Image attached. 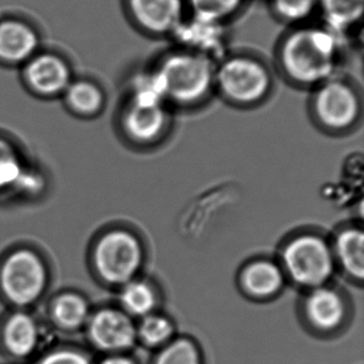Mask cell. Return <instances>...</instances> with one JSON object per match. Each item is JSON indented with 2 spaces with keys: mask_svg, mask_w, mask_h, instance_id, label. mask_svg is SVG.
Wrapping results in <instances>:
<instances>
[{
  "mask_svg": "<svg viewBox=\"0 0 364 364\" xmlns=\"http://www.w3.org/2000/svg\"><path fill=\"white\" fill-rule=\"evenodd\" d=\"M125 6L137 28L156 38H171L187 16L186 0H125Z\"/></svg>",
  "mask_w": 364,
  "mask_h": 364,
  "instance_id": "ba28073f",
  "label": "cell"
},
{
  "mask_svg": "<svg viewBox=\"0 0 364 364\" xmlns=\"http://www.w3.org/2000/svg\"><path fill=\"white\" fill-rule=\"evenodd\" d=\"M4 339L11 354L16 357L28 356L38 344V325L28 314H14L4 326Z\"/></svg>",
  "mask_w": 364,
  "mask_h": 364,
  "instance_id": "ac0fdd59",
  "label": "cell"
},
{
  "mask_svg": "<svg viewBox=\"0 0 364 364\" xmlns=\"http://www.w3.org/2000/svg\"><path fill=\"white\" fill-rule=\"evenodd\" d=\"M278 262L286 279L307 290L328 284L337 269L331 239L313 230L290 235L280 248Z\"/></svg>",
  "mask_w": 364,
  "mask_h": 364,
  "instance_id": "3957f363",
  "label": "cell"
},
{
  "mask_svg": "<svg viewBox=\"0 0 364 364\" xmlns=\"http://www.w3.org/2000/svg\"><path fill=\"white\" fill-rule=\"evenodd\" d=\"M89 336L100 350L119 352L132 348L136 341L137 329L128 314L105 309L90 321Z\"/></svg>",
  "mask_w": 364,
  "mask_h": 364,
  "instance_id": "7c38bea8",
  "label": "cell"
},
{
  "mask_svg": "<svg viewBox=\"0 0 364 364\" xmlns=\"http://www.w3.org/2000/svg\"><path fill=\"white\" fill-rule=\"evenodd\" d=\"M46 269L38 255L21 250L6 258L0 272L4 295L15 305L26 306L36 301L46 286Z\"/></svg>",
  "mask_w": 364,
  "mask_h": 364,
  "instance_id": "52a82bcc",
  "label": "cell"
},
{
  "mask_svg": "<svg viewBox=\"0 0 364 364\" xmlns=\"http://www.w3.org/2000/svg\"><path fill=\"white\" fill-rule=\"evenodd\" d=\"M246 0H186L187 14L203 21L224 23L236 15Z\"/></svg>",
  "mask_w": 364,
  "mask_h": 364,
  "instance_id": "44dd1931",
  "label": "cell"
},
{
  "mask_svg": "<svg viewBox=\"0 0 364 364\" xmlns=\"http://www.w3.org/2000/svg\"><path fill=\"white\" fill-rule=\"evenodd\" d=\"M271 9L281 23L297 27L308 23L318 12V0H271Z\"/></svg>",
  "mask_w": 364,
  "mask_h": 364,
  "instance_id": "603a6c76",
  "label": "cell"
},
{
  "mask_svg": "<svg viewBox=\"0 0 364 364\" xmlns=\"http://www.w3.org/2000/svg\"><path fill=\"white\" fill-rule=\"evenodd\" d=\"M171 38L179 48L205 55L216 63L229 53L224 23L203 21L187 14Z\"/></svg>",
  "mask_w": 364,
  "mask_h": 364,
  "instance_id": "9c48e42d",
  "label": "cell"
},
{
  "mask_svg": "<svg viewBox=\"0 0 364 364\" xmlns=\"http://www.w3.org/2000/svg\"><path fill=\"white\" fill-rule=\"evenodd\" d=\"M120 299L126 312L132 316L145 318L151 314L155 308L157 293L151 282L135 278L122 286Z\"/></svg>",
  "mask_w": 364,
  "mask_h": 364,
  "instance_id": "d6986e66",
  "label": "cell"
},
{
  "mask_svg": "<svg viewBox=\"0 0 364 364\" xmlns=\"http://www.w3.org/2000/svg\"><path fill=\"white\" fill-rule=\"evenodd\" d=\"M38 364H90L87 357L73 350H60L53 353L41 360Z\"/></svg>",
  "mask_w": 364,
  "mask_h": 364,
  "instance_id": "4316f807",
  "label": "cell"
},
{
  "mask_svg": "<svg viewBox=\"0 0 364 364\" xmlns=\"http://www.w3.org/2000/svg\"><path fill=\"white\" fill-rule=\"evenodd\" d=\"M274 77L260 58L249 53H228L216 63L215 90L236 107L259 106L271 95Z\"/></svg>",
  "mask_w": 364,
  "mask_h": 364,
  "instance_id": "277c9868",
  "label": "cell"
},
{
  "mask_svg": "<svg viewBox=\"0 0 364 364\" xmlns=\"http://www.w3.org/2000/svg\"><path fill=\"white\" fill-rule=\"evenodd\" d=\"M216 62L194 51L177 48L162 55L154 64L168 105L194 108L215 90Z\"/></svg>",
  "mask_w": 364,
  "mask_h": 364,
  "instance_id": "7a4b0ae2",
  "label": "cell"
},
{
  "mask_svg": "<svg viewBox=\"0 0 364 364\" xmlns=\"http://www.w3.org/2000/svg\"><path fill=\"white\" fill-rule=\"evenodd\" d=\"M124 132L137 144L160 143L168 134L171 117L166 105H139L128 102L122 117Z\"/></svg>",
  "mask_w": 364,
  "mask_h": 364,
  "instance_id": "30bf717a",
  "label": "cell"
},
{
  "mask_svg": "<svg viewBox=\"0 0 364 364\" xmlns=\"http://www.w3.org/2000/svg\"><path fill=\"white\" fill-rule=\"evenodd\" d=\"M24 78L28 87L44 96L64 93L72 82L68 62L53 53H36L24 64Z\"/></svg>",
  "mask_w": 364,
  "mask_h": 364,
  "instance_id": "8fae6325",
  "label": "cell"
},
{
  "mask_svg": "<svg viewBox=\"0 0 364 364\" xmlns=\"http://www.w3.org/2000/svg\"><path fill=\"white\" fill-rule=\"evenodd\" d=\"M173 333V325L166 316L160 314H149L143 318L140 326L137 329V337L140 338L147 346H158L166 343Z\"/></svg>",
  "mask_w": 364,
  "mask_h": 364,
  "instance_id": "cb8c5ba5",
  "label": "cell"
},
{
  "mask_svg": "<svg viewBox=\"0 0 364 364\" xmlns=\"http://www.w3.org/2000/svg\"><path fill=\"white\" fill-rule=\"evenodd\" d=\"M24 171L14 149L0 139V190L16 186Z\"/></svg>",
  "mask_w": 364,
  "mask_h": 364,
  "instance_id": "484cf974",
  "label": "cell"
},
{
  "mask_svg": "<svg viewBox=\"0 0 364 364\" xmlns=\"http://www.w3.org/2000/svg\"><path fill=\"white\" fill-rule=\"evenodd\" d=\"M310 108L316 125L324 132L345 134L360 121L363 100L352 81L336 75L314 87Z\"/></svg>",
  "mask_w": 364,
  "mask_h": 364,
  "instance_id": "5b68a950",
  "label": "cell"
},
{
  "mask_svg": "<svg viewBox=\"0 0 364 364\" xmlns=\"http://www.w3.org/2000/svg\"><path fill=\"white\" fill-rule=\"evenodd\" d=\"M53 316L62 328L77 329L87 322L89 308L83 297L74 293H66L56 299Z\"/></svg>",
  "mask_w": 364,
  "mask_h": 364,
  "instance_id": "7402d4cb",
  "label": "cell"
},
{
  "mask_svg": "<svg viewBox=\"0 0 364 364\" xmlns=\"http://www.w3.org/2000/svg\"><path fill=\"white\" fill-rule=\"evenodd\" d=\"M337 269L354 282L364 277V233L361 226L348 225L338 229L331 239Z\"/></svg>",
  "mask_w": 364,
  "mask_h": 364,
  "instance_id": "9a60e30c",
  "label": "cell"
},
{
  "mask_svg": "<svg viewBox=\"0 0 364 364\" xmlns=\"http://www.w3.org/2000/svg\"><path fill=\"white\" fill-rule=\"evenodd\" d=\"M64 95L68 106L79 114H94L104 102L100 87L89 80L72 81L64 91Z\"/></svg>",
  "mask_w": 364,
  "mask_h": 364,
  "instance_id": "ffe728a7",
  "label": "cell"
},
{
  "mask_svg": "<svg viewBox=\"0 0 364 364\" xmlns=\"http://www.w3.org/2000/svg\"><path fill=\"white\" fill-rule=\"evenodd\" d=\"M286 274L275 259L259 257L248 261L241 269L239 284L246 294L254 299H269L284 289Z\"/></svg>",
  "mask_w": 364,
  "mask_h": 364,
  "instance_id": "5bb4252c",
  "label": "cell"
},
{
  "mask_svg": "<svg viewBox=\"0 0 364 364\" xmlns=\"http://www.w3.org/2000/svg\"><path fill=\"white\" fill-rule=\"evenodd\" d=\"M303 307L310 322L323 331L337 328L345 318L343 296L329 284L308 290Z\"/></svg>",
  "mask_w": 364,
  "mask_h": 364,
  "instance_id": "2e32d148",
  "label": "cell"
},
{
  "mask_svg": "<svg viewBox=\"0 0 364 364\" xmlns=\"http://www.w3.org/2000/svg\"><path fill=\"white\" fill-rule=\"evenodd\" d=\"M100 364H135V363L130 359L126 358V357L115 356L105 359Z\"/></svg>",
  "mask_w": 364,
  "mask_h": 364,
  "instance_id": "83f0119b",
  "label": "cell"
},
{
  "mask_svg": "<svg viewBox=\"0 0 364 364\" xmlns=\"http://www.w3.org/2000/svg\"><path fill=\"white\" fill-rule=\"evenodd\" d=\"M40 36L36 28L23 19H0V63L24 65L38 53Z\"/></svg>",
  "mask_w": 364,
  "mask_h": 364,
  "instance_id": "4fadbf2b",
  "label": "cell"
},
{
  "mask_svg": "<svg viewBox=\"0 0 364 364\" xmlns=\"http://www.w3.org/2000/svg\"><path fill=\"white\" fill-rule=\"evenodd\" d=\"M155 364H201L200 353L190 340H175L162 348Z\"/></svg>",
  "mask_w": 364,
  "mask_h": 364,
  "instance_id": "d4e9b609",
  "label": "cell"
},
{
  "mask_svg": "<svg viewBox=\"0 0 364 364\" xmlns=\"http://www.w3.org/2000/svg\"><path fill=\"white\" fill-rule=\"evenodd\" d=\"M145 261L142 241L125 229L105 233L94 250V263L98 274L105 282L115 286H124L137 278Z\"/></svg>",
  "mask_w": 364,
  "mask_h": 364,
  "instance_id": "8992f818",
  "label": "cell"
},
{
  "mask_svg": "<svg viewBox=\"0 0 364 364\" xmlns=\"http://www.w3.org/2000/svg\"><path fill=\"white\" fill-rule=\"evenodd\" d=\"M318 11L325 27L346 38L363 21L364 0H318Z\"/></svg>",
  "mask_w": 364,
  "mask_h": 364,
  "instance_id": "e0dca14e",
  "label": "cell"
},
{
  "mask_svg": "<svg viewBox=\"0 0 364 364\" xmlns=\"http://www.w3.org/2000/svg\"><path fill=\"white\" fill-rule=\"evenodd\" d=\"M346 38L320 25L297 26L280 41L277 62L286 80L314 87L338 75Z\"/></svg>",
  "mask_w": 364,
  "mask_h": 364,
  "instance_id": "6da1fadb",
  "label": "cell"
}]
</instances>
